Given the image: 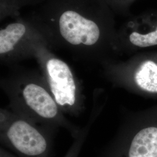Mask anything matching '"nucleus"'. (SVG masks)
I'll return each mask as SVG.
<instances>
[{
    "label": "nucleus",
    "instance_id": "obj_10",
    "mask_svg": "<svg viewBox=\"0 0 157 157\" xmlns=\"http://www.w3.org/2000/svg\"><path fill=\"white\" fill-rule=\"evenodd\" d=\"M82 146V141L81 140L76 142L71 148L67 152V154L65 157H77L78 154V152L80 150V148Z\"/></svg>",
    "mask_w": 157,
    "mask_h": 157
},
{
    "label": "nucleus",
    "instance_id": "obj_2",
    "mask_svg": "<svg viewBox=\"0 0 157 157\" xmlns=\"http://www.w3.org/2000/svg\"><path fill=\"white\" fill-rule=\"evenodd\" d=\"M36 51L44 71L51 94L59 107L71 109L78 103V87L72 71L69 65L53 56L44 57Z\"/></svg>",
    "mask_w": 157,
    "mask_h": 157
},
{
    "label": "nucleus",
    "instance_id": "obj_1",
    "mask_svg": "<svg viewBox=\"0 0 157 157\" xmlns=\"http://www.w3.org/2000/svg\"><path fill=\"white\" fill-rule=\"evenodd\" d=\"M113 13L102 0H49L40 30L68 47L91 50L117 39Z\"/></svg>",
    "mask_w": 157,
    "mask_h": 157
},
{
    "label": "nucleus",
    "instance_id": "obj_5",
    "mask_svg": "<svg viewBox=\"0 0 157 157\" xmlns=\"http://www.w3.org/2000/svg\"><path fill=\"white\" fill-rule=\"evenodd\" d=\"M117 39L139 48L157 45V11L133 17L118 31Z\"/></svg>",
    "mask_w": 157,
    "mask_h": 157
},
{
    "label": "nucleus",
    "instance_id": "obj_8",
    "mask_svg": "<svg viewBox=\"0 0 157 157\" xmlns=\"http://www.w3.org/2000/svg\"><path fill=\"white\" fill-rule=\"evenodd\" d=\"M136 83L143 90L157 93V62L152 59L141 61L134 73Z\"/></svg>",
    "mask_w": 157,
    "mask_h": 157
},
{
    "label": "nucleus",
    "instance_id": "obj_9",
    "mask_svg": "<svg viewBox=\"0 0 157 157\" xmlns=\"http://www.w3.org/2000/svg\"><path fill=\"white\" fill-rule=\"evenodd\" d=\"M113 13H128L129 7L136 0H102Z\"/></svg>",
    "mask_w": 157,
    "mask_h": 157
},
{
    "label": "nucleus",
    "instance_id": "obj_6",
    "mask_svg": "<svg viewBox=\"0 0 157 157\" xmlns=\"http://www.w3.org/2000/svg\"><path fill=\"white\" fill-rule=\"evenodd\" d=\"M23 101L30 111L46 121H54L59 116V109L51 93L40 84L29 82L21 89Z\"/></svg>",
    "mask_w": 157,
    "mask_h": 157
},
{
    "label": "nucleus",
    "instance_id": "obj_3",
    "mask_svg": "<svg viewBox=\"0 0 157 157\" xmlns=\"http://www.w3.org/2000/svg\"><path fill=\"white\" fill-rule=\"evenodd\" d=\"M6 145L23 157H49L51 143L45 135L32 124L17 119L5 132Z\"/></svg>",
    "mask_w": 157,
    "mask_h": 157
},
{
    "label": "nucleus",
    "instance_id": "obj_7",
    "mask_svg": "<svg viewBox=\"0 0 157 157\" xmlns=\"http://www.w3.org/2000/svg\"><path fill=\"white\" fill-rule=\"evenodd\" d=\"M129 157H157V128L150 127L140 130L133 138Z\"/></svg>",
    "mask_w": 157,
    "mask_h": 157
},
{
    "label": "nucleus",
    "instance_id": "obj_11",
    "mask_svg": "<svg viewBox=\"0 0 157 157\" xmlns=\"http://www.w3.org/2000/svg\"><path fill=\"white\" fill-rule=\"evenodd\" d=\"M1 157H13L11 155H10V154H8V152L5 151L4 150H1Z\"/></svg>",
    "mask_w": 157,
    "mask_h": 157
},
{
    "label": "nucleus",
    "instance_id": "obj_4",
    "mask_svg": "<svg viewBox=\"0 0 157 157\" xmlns=\"http://www.w3.org/2000/svg\"><path fill=\"white\" fill-rule=\"evenodd\" d=\"M44 37L39 29L32 28L22 21L8 24L0 30V55L2 59H8L21 54V51L29 47L39 46ZM42 38V37H41Z\"/></svg>",
    "mask_w": 157,
    "mask_h": 157
}]
</instances>
